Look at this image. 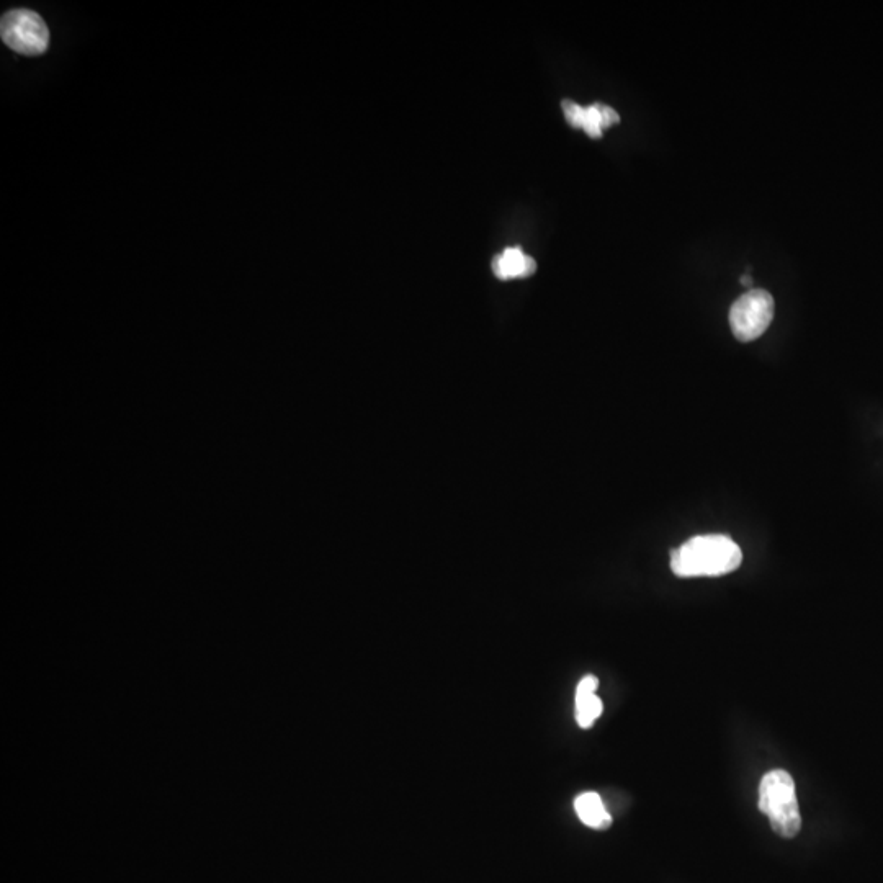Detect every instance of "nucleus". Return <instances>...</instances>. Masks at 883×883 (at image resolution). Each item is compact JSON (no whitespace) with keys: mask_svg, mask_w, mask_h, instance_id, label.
Segmentation results:
<instances>
[{"mask_svg":"<svg viewBox=\"0 0 883 883\" xmlns=\"http://www.w3.org/2000/svg\"><path fill=\"white\" fill-rule=\"evenodd\" d=\"M597 686V677L586 676L576 689V722L581 728H591L604 710L602 700L596 695Z\"/></svg>","mask_w":883,"mask_h":883,"instance_id":"obj_5","label":"nucleus"},{"mask_svg":"<svg viewBox=\"0 0 883 883\" xmlns=\"http://www.w3.org/2000/svg\"><path fill=\"white\" fill-rule=\"evenodd\" d=\"M581 128H583L586 133H588L591 138H601L602 136V117L601 110H599V104L591 105V107L584 108L583 113V123H581Z\"/></svg>","mask_w":883,"mask_h":883,"instance_id":"obj_8","label":"nucleus"},{"mask_svg":"<svg viewBox=\"0 0 883 883\" xmlns=\"http://www.w3.org/2000/svg\"><path fill=\"white\" fill-rule=\"evenodd\" d=\"M574 810L579 820L592 830H607L612 825V816L607 812L602 798L594 792H586L574 800Z\"/></svg>","mask_w":883,"mask_h":883,"instance_id":"obj_7","label":"nucleus"},{"mask_svg":"<svg viewBox=\"0 0 883 883\" xmlns=\"http://www.w3.org/2000/svg\"><path fill=\"white\" fill-rule=\"evenodd\" d=\"M740 283H741V285H745V287H749V285H751V283H753V278H751V275H749V274L741 275Z\"/></svg>","mask_w":883,"mask_h":883,"instance_id":"obj_11","label":"nucleus"},{"mask_svg":"<svg viewBox=\"0 0 883 883\" xmlns=\"http://www.w3.org/2000/svg\"><path fill=\"white\" fill-rule=\"evenodd\" d=\"M563 110H565V117L566 120H568V123H570L573 128H581L584 108L579 107L578 104H574L571 100H563Z\"/></svg>","mask_w":883,"mask_h":883,"instance_id":"obj_9","label":"nucleus"},{"mask_svg":"<svg viewBox=\"0 0 883 883\" xmlns=\"http://www.w3.org/2000/svg\"><path fill=\"white\" fill-rule=\"evenodd\" d=\"M493 272L501 280L509 278L527 277L537 269V264L532 257L525 256L519 247H511L493 259Z\"/></svg>","mask_w":883,"mask_h":883,"instance_id":"obj_6","label":"nucleus"},{"mask_svg":"<svg viewBox=\"0 0 883 883\" xmlns=\"http://www.w3.org/2000/svg\"><path fill=\"white\" fill-rule=\"evenodd\" d=\"M774 318V298L766 290H749L730 308V326L736 339L751 342L761 337Z\"/></svg>","mask_w":883,"mask_h":883,"instance_id":"obj_4","label":"nucleus"},{"mask_svg":"<svg viewBox=\"0 0 883 883\" xmlns=\"http://www.w3.org/2000/svg\"><path fill=\"white\" fill-rule=\"evenodd\" d=\"M599 110H601L602 130L620 122L619 113L615 112L614 108L599 104Z\"/></svg>","mask_w":883,"mask_h":883,"instance_id":"obj_10","label":"nucleus"},{"mask_svg":"<svg viewBox=\"0 0 883 883\" xmlns=\"http://www.w3.org/2000/svg\"><path fill=\"white\" fill-rule=\"evenodd\" d=\"M759 810L780 838L792 839L802 830L795 782L784 769L767 772L759 785Z\"/></svg>","mask_w":883,"mask_h":883,"instance_id":"obj_2","label":"nucleus"},{"mask_svg":"<svg viewBox=\"0 0 883 883\" xmlns=\"http://www.w3.org/2000/svg\"><path fill=\"white\" fill-rule=\"evenodd\" d=\"M743 553L727 535H699L671 552V570L679 578H715L738 570Z\"/></svg>","mask_w":883,"mask_h":883,"instance_id":"obj_1","label":"nucleus"},{"mask_svg":"<svg viewBox=\"0 0 883 883\" xmlns=\"http://www.w3.org/2000/svg\"><path fill=\"white\" fill-rule=\"evenodd\" d=\"M0 35L10 50L40 56L50 45V30L40 15L28 9L10 10L0 22Z\"/></svg>","mask_w":883,"mask_h":883,"instance_id":"obj_3","label":"nucleus"}]
</instances>
